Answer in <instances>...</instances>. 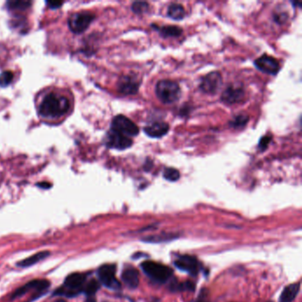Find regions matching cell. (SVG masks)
Here are the masks:
<instances>
[{
	"label": "cell",
	"mask_w": 302,
	"mask_h": 302,
	"mask_svg": "<svg viewBox=\"0 0 302 302\" xmlns=\"http://www.w3.org/2000/svg\"><path fill=\"white\" fill-rule=\"evenodd\" d=\"M254 65L261 72L272 75V76L278 73L280 69L278 61L274 59L273 57H270L268 55H263L260 58H258L254 61Z\"/></svg>",
	"instance_id": "cell-12"
},
{
	"label": "cell",
	"mask_w": 302,
	"mask_h": 302,
	"mask_svg": "<svg viewBox=\"0 0 302 302\" xmlns=\"http://www.w3.org/2000/svg\"><path fill=\"white\" fill-rule=\"evenodd\" d=\"M106 302V301H105V302Z\"/></svg>",
	"instance_id": "cell-35"
},
{
	"label": "cell",
	"mask_w": 302,
	"mask_h": 302,
	"mask_svg": "<svg viewBox=\"0 0 302 302\" xmlns=\"http://www.w3.org/2000/svg\"><path fill=\"white\" fill-rule=\"evenodd\" d=\"M170 126L166 123H154L150 124L148 126H146L144 128V131L147 134L148 137L152 138H160L164 137L167 133L169 132Z\"/></svg>",
	"instance_id": "cell-16"
},
{
	"label": "cell",
	"mask_w": 302,
	"mask_h": 302,
	"mask_svg": "<svg viewBox=\"0 0 302 302\" xmlns=\"http://www.w3.org/2000/svg\"><path fill=\"white\" fill-rule=\"evenodd\" d=\"M6 5L8 6V9L13 11H24L31 5V3L28 1H9Z\"/></svg>",
	"instance_id": "cell-23"
},
{
	"label": "cell",
	"mask_w": 302,
	"mask_h": 302,
	"mask_svg": "<svg viewBox=\"0 0 302 302\" xmlns=\"http://www.w3.org/2000/svg\"><path fill=\"white\" fill-rule=\"evenodd\" d=\"M14 73L11 71H4L0 74V86L6 87L14 80Z\"/></svg>",
	"instance_id": "cell-26"
},
{
	"label": "cell",
	"mask_w": 302,
	"mask_h": 302,
	"mask_svg": "<svg viewBox=\"0 0 302 302\" xmlns=\"http://www.w3.org/2000/svg\"><path fill=\"white\" fill-rule=\"evenodd\" d=\"M194 302H209L206 299V295L205 294H201L200 297L198 298L197 300Z\"/></svg>",
	"instance_id": "cell-31"
},
{
	"label": "cell",
	"mask_w": 302,
	"mask_h": 302,
	"mask_svg": "<svg viewBox=\"0 0 302 302\" xmlns=\"http://www.w3.org/2000/svg\"><path fill=\"white\" fill-rule=\"evenodd\" d=\"M35 105L41 122L52 126L59 125L73 112V94L64 88L49 86L37 93Z\"/></svg>",
	"instance_id": "cell-1"
},
{
	"label": "cell",
	"mask_w": 302,
	"mask_h": 302,
	"mask_svg": "<svg viewBox=\"0 0 302 302\" xmlns=\"http://www.w3.org/2000/svg\"><path fill=\"white\" fill-rule=\"evenodd\" d=\"M111 129L124 135L125 137H136L139 129L135 123L124 115H116L112 121Z\"/></svg>",
	"instance_id": "cell-7"
},
{
	"label": "cell",
	"mask_w": 302,
	"mask_h": 302,
	"mask_svg": "<svg viewBox=\"0 0 302 302\" xmlns=\"http://www.w3.org/2000/svg\"><path fill=\"white\" fill-rule=\"evenodd\" d=\"M178 270L186 272L192 277H196L201 270V263L197 258L191 255H180L174 261Z\"/></svg>",
	"instance_id": "cell-10"
},
{
	"label": "cell",
	"mask_w": 302,
	"mask_h": 302,
	"mask_svg": "<svg viewBox=\"0 0 302 302\" xmlns=\"http://www.w3.org/2000/svg\"><path fill=\"white\" fill-rule=\"evenodd\" d=\"M245 98V92L242 88L229 86L225 90L222 95V101L228 105L239 103Z\"/></svg>",
	"instance_id": "cell-14"
},
{
	"label": "cell",
	"mask_w": 302,
	"mask_h": 302,
	"mask_svg": "<svg viewBox=\"0 0 302 302\" xmlns=\"http://www.w3.org/2000/svg\"><path fill=\"white\" fill-rule=\"evenodd\" d=\"M223 84V78L219 72H211L202 78L200 89L204 93L215 94L218 92Z\"/></svg>",
	"instance_id": "cell-11"
},
{
	"label": "cell",
	"mask_w": 302,
	"mask_h": 302,
	"mask_svg": "<svg viewBox=\"0 0 302 302\" xmlns=\"http://www.w3.org/2000/svg\"><path fill=\"white\" fill-rule=\"evenodd\" d=\"M271 139H272L271 136H264V137H261L260 143H259V147H258L259 149L261 151H265L266 149L269 147Z\"/></svg>",
	"instance_id": "cell-29"
},
{
	"label": "cell",
	"mask_w": 302,
	"mask_h": 302,
	"mask_svg": "<svg viewBox=\"0 0 302 302\" xmlns=\"http://www.w3.org/2000/svg\"><path fill=\"white\" fill-rule=\"evenodd\" d=\"M141 268L150 279L158 284H164L173 275L171 268L155 261H145L141 264Z\"/></svg>",
	"instance_id": "cell-3"
},
{
	"label": "cell",
	"mask_w": 302,
	"mask_h": 302,
	"mask_svg": "<svg viewBox=\"0 0 302 302\" xmlns=\"http://www.w3.org/2000/svg\"><path fill=\"white\" fill-rule=\"evenodd\" d=\"M50 286V282L46 279H34L31 280L27 284L21 286L15 292L13 293L11 299H18L23 297L25 294L29 292H34L35 297H38V294L42 295V293H45L47 289Z\"/></svg>",
	"instance_id": "cell-8"
},
{
	"label": "cell",
	"mask_w": 302,
	"mask_h": 302,
	"mask_svg": "<svg viewBox=\"0 0 302 302\" xmlns=\"http://www.w3.org/2000/svg\"><path fill=\"white\" fill-rule=\"evenodd\" d=\"M156 95L164 104H172L179 100L181 90L178 83L172 80H161L158 82L155 88Z\"/></svg>",
	"instance_id": "cell-4"
},
{
	"label": "cell",
	"mask_w": 302,
	"mask_h": 302,
	"mask_svg": "<svg viewBox=\"0 0 302 302\" xmlns=\"http://www.w3.org/2000/svg\"><path fill=\"white\" fill-rule=\"evenodd\" d=\"M100 287H101V283L98 280L94 279V278L87 280L86 284L83 287L82 293L87 295V297H94L97 292L100 290Z\"/></svg>",
	"instance_id": "cell-21"
},
{
	"label": "cell",
	"mask_w": 302,
	"mask_h": 302,
	"mask_svg": "<svg viewBox=\"0 0 302 302\" xmlns=\"http://www.w3.org/2000/svg\"><path fill=\"white\" fill-rule=\"evenodd\" d=\"M175 238H176V234L172 233H161L154 236H150L147 237L143 239V241L148 243H163L169 242L173 240Z\"/></svg>",
	"instance_id": "cell-20"
},
{
	"label": "cell",
	"mask_w": 302,
	"mask_h": 302,
	"mask_svg": "<svg viewBox=\"0 0 302 302\" xmlns=\"http://www.w3.org/2000/svg\"><path fill=\"white\" fill-rule=\"evenodd\" d=\"M163 177L170 182H176L180 178V173L177 170L173 168H167L163 172Z\"/></svg>",
	"instance_id": "cell-25"
},
{
	"label": "cell",
	"mask_w": 302,
	"mask_h": 302,
	"mask_svg": "<svg viewBox=\"0 0 302 302\" xmlns=\"http://www.w3.org/2000/svg\"><path fill=\"white\" fill-rule=\"evenodd\" d=\"M122 280L129 289H136L139 284V274L136 268L126 266L122 273Z\"/></svg>",
	"instance_id": "cell-15"
},
{
	"label": "cell",
	"mask_w": 302,
	"mask_h": 302,
	"mask_svg": "<svg viewBox=\"0 0 302 302\" xmlns=\"http://www.w3.org/2000/svg\"><path fill=\"white\" fill-rule=\"evenodd\" d=\"M105 146L109 148L124 150L132 146L133 141L131 138L125 137L124 135L116 132L110 128L109 131L106 133L105 138Z\"/></svg>",
	"instance_id": "cell-9"
},
{
	"label": "cell",
	"mask_w": 302,
	"mask_h": 302,
	"mask_svg": "<svg viewBox=\"0 0 302 302\" xmlns=\"http://www.w3.org/2000/svg\"><path fill=\"white\" fill-rule=\"evenodd\" d=\"M159 31L160 35L164 37H179L183 32V30L176 26H164L160 27Z\"/></svg>",
	"instance_id": "cell-22"
},
{
	"label": "cell",
	"mask_w": 302,
	"mask_h": 302,
	"mask_svg": "<svg viewBox=\"0 0 302 302\" xmlns=\"http://www.w3.org/2000/svg\"><path fill=\"white\" fill-rule=\"evenodd\" d=\"M118 92L124 95L136 94L139 89V82L137 78L132 76H124L121 77L117 83Z\"/></svg>",
	"instance_id": "cell-13"
},
{
	"label": "cell",
	"mask_w": 302,
	"mask_h": 302,
	"mask_svg": "<svg viewBox=\"0 0 302 302\" xmlns=\"http://www.w3.org/2000/svg\"><path fill=\"white\" fill-rule=\"evenodd\" d=\"M47 5L51 9H57V8H60V6L63 5V2H60V3H58V2H50V3L47 2Z\"/></svg>",
	"instance_id": "cell-30"
},
{
	"label": "cell",
	"mask_w": 302,
	"mask_h": 302,
	"mask_svg": "<svg viewBox=\"0 0 302 302\" xmlns=\"http://www.w3.org/2000/svg\"><path fill=\"white\" fill-rule=\"evenodd\" d=\"M37 186L39 187L45 188V189H48L50 187V184L49 183H37Z\"/></svg>",
	"instance_id": "cell-32"
},
{
	"label": "cell",
	"mask_w": 302,
	"mask_h": 302,
	"mask_svg": "<svg viewBox=\"0 0 302 302\" xmlns=\"http://www.w3.org/2000/svg\"><path fill=\"white\" fill-rule=\"evenodd\" d=\"M84 302H96V300L94 297H88L87 300Z\"/></svg>",
	"instance_id": "cell-33"
},
{
	"label": "cell",
	"mask_w": 302,
	"mask_h": 302,
	"mask_svg": "<svg viewBox=\"0 0 302 302\" xmlns=\"http://www.w3.org/2000/svg\"><path fill=\"white\" fill-rule=\"evenodd\" d=\"M50 255V252L48 251H42V252H37L33 254L31 256L27 257L26 259H24L23 261L17 262L16 265L21 268H27V267H31V266L38 263L40 261L45 260L46 258Z\"/></svg>",
	"instance_id": "cell-18"
},
{
	"label": "cell",
	"mask_w": 302,
	"mask_h": 302,
	"mask_svg": "<svg viewBox=\"0 0 302 302\" xmlns=\"http://www.w3.org/2000/svg\"><path fill=\"white\" fill-rule=\"evenodd\" d=\"M301 289L300 283L289 284L283 290L279 298V302H292L296 298Z\"/></svg>",
	"instance_id": "cell-17"
},
{
	"label": "cell",
	"mask_w": 302,
	"mask_h": 302,
	"mask_svg": "<svg viewBox=\"0 0 302 302\" xmlns=\"http://www.w3.org/2000/svg\"><path fill=\"white\" fill-rule=\"evenodd\" d=\"M149 9V5L147 2H135L131 5V10L135 14H144Z\"/></svg>",
	"instance_id": "cell-27"
},
{
	"label": "cell",
	"mask_w": 302,
	"mask_h": 302,
	"mask_svg": "<svg viewBox=\"0 0 302 302\" xmlns=\"http://www.w3.org/2000/svg\"><path fill=\"white\" fill-rule=\"evenodd\" d=\"M54 302H65L64 300H57V301H55Z\"/></svg>",
	"instance_id": "cell-34"
},
{
	"label": "cell",
	"mask_w": 302,
	"mask_h": 302,
	"mask_svg": "<svg viewBox=\"0 0 302 302\" xmlns=\"http://www.w3.org/2000/svg\"><path fill=\"white\" fill-rule=\"evenodd\" d=\"M116 267L114 264H105L99 268L97 275L99 277V282L105 285V287L118 291L121 289V283L116 278Z\"/></svg>",
	"instance_id": "cell-5"
},
{
	"label": "cell",
	"mask_w": 302,
	"mask_h": 302,
	"mask_svg": "<svg viewBox=\"0 0 302 302\" xmlns=\"http://www.w3.org/2000/svg\"><path fill=\"white\" fill-rule=\"evenodd\" d=\"M168 16L175 21H180L185 16V10L180 4H171L168 8Z\"/></svg>",
	"instance_id": "cell-19"
},
{
	"label": "cell",
	"mask_w": 302,
	"mask_h": 302,
	"mask_svg": "<svg viewBox=\"0 0 302 302\" xmlns=\"http://www.w3.org/2000/svg\"><path fill=\"white\" fill-rule=\"evenodd\" d=\"M173 291H178V292H183V291H193L195 285L192 282H184L180 284H173L171 285Z\"/></svg>",
	"instance_id": "cell-28"
},
{
	"label": "cell",
	"mask_w": 302,
	"mask_h": 302,
	"mask_svg": "<svg viewBox=\"0 0 302 302\" xmlns=\"http://www.w3.org/2000/svg\"><path fill=\"white\" fill-rule=\"evenodd\" d=\"M87 275L84 273H72L69 275L64 281V284L56 290L54 295H62L72 298L82 293L83 287L87 282Z\"/></svg>",
	"instance_id": "cell-2"
},
{
	"label": "cell",
	"mask_w": 302,
	"mask_h": 302,
	"mask_svg": "<svg viewBox=\"0 0 302 302\" xmlns=\"http://www.w3.org/2000/svg\"><path fill=\"white\" fill-rule=\"evenodd\" d=\"M95 19V15L90 12H79L70 15L69 27L75 34L84 32Z\"/></svg>",
	"instance_id": "cell-6"
},
{
	"label": "cell",
	"mask_w": 302,
	"mask_h": 302,
	"mask_svg": "<svg viewBox=\"0 0 302 302\" xmlns=\"http://www.w3.org/2000/svg\"><path fill=\"white\" fill-rule=\"evenodd\" d=\"M249 117L247 115H238L230 122V126L235 128H243L247 125Z\"/></svg>",
	"instance_id": "cell-24"
}]
</instances>
